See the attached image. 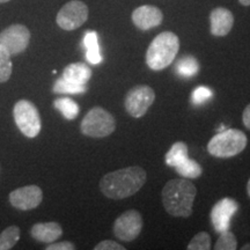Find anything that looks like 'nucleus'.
<instances>
[{
	"instance_id": "obj_12",
	"label": "nucleus",
	"mask_w": 250,
	"mask_h": 250,
	"mask_svg": "<svg viewBox=\"0 0 250 250\" xmlns=\"http://www.w3.org/2000/svg\"><path fill=\"white\" fill-rule=\"evenodd\" d=\"M239 205L232 198H223L213 206L211 211V221L217 233L229 229L230 219L236 213Z\"/></svg>"
},
{
	"instance_id": "obj_31",
	"label": "nucleus",
	"mask_w": 250,
	"mask_h": 250,
	"mask_svg": "<svg viewBox=\"0 0 250 250\" xmlns=\"http://www.w3.org/2000/svg\"><path fill=\"white\" fill-rule=\"evenodd\" d=\"M239 1L243 6H250V0H239Z\"/></svg>"
},
{
	"instance_id": "obj_20",
	"label": "nucleus",
	"mask_w": 250,
	"mask_h": 250,
	"mask_svg": "<svg viewBox=\"0 0 250 250\" xmlns=\"http://www.w3.org/2000/svg\"><path fill=\"white\" fill-rule=\"evenodd\" d=\"M176 173L184 177V179L192 180V179H198L199 176L203 174V168L198 162L191 159H186L183 162H181L180 165H177L176 167Z\"/></svg>"
},
{
	"instance_id": "obj_2",
	"label": "nucleus",
	"mask_w": 250,
	"mask_h": 250,
	"mask_svg": "<svg viewBox=\"0 0 250 250\" xmlns=\"http://www.w3.org/2000/svg\"><path fill=\"white\" fill-rule=\"evenodd\" d=\"M197 189L188 180H170L162 190V203L168 214L188 218L192 214Z\"/></svg>"
},
{
	"instance_id": "obj_11",
	"label": "nucleus",
	"mask_w": 250,
	"mask_h": 250,
	"mask_svg": "<svg viewBox=\"0 0 250 250\" xmlns=\"http://www.w3.org/2000/svg\"><path fill=\"white\" fill-rule=\"evenodd\" d=\"M43 201L42 189L37 186L18 188L9 193V203L15 208L29 211L40 206Z\"/></svg>"
},
{
	"instance_id": "obj_5",
	"label": "nucleus",
	"mask_w": 250,
	"mask_h": 250,
	"mask_svg": "<svg viewBox=\"0 0 250 250\" xmlns=\"http://www.w3.org/2000/svg\"><path fill=\"white\" fill-rule=\"evenodd\" d=\"M116 129V122L110 112L101 107H94L81 122V133L92 138H104Z\"/></svg>"
},
{
	"instance_id": "obj_18",
	"label": "nucleus",
	"mask_w": 250,
	"mask_h": 250,
	"mask_svg": "<svg viewBox=\"0 0 250 250\" xmlns=\"http://www.w3.org/2000/svg\"><path fill=\"white\" fill-rule=\"evenodd\" d=\"M175 70L181 77L183 78H192L199 72L198 62L192 56H183L180 61H177L175 65Z\"/></svg>"
},
{
	"instance_id": "obj_16",
	"label": "nucleus",
	"mask_w": 250,
	"mask_h": 250,
	"mask_svg": "<svg viewBox=\"0 0 250 250\" xmlns=\"http://www.w3.org/2000/svg\"><path fill=\"white\" fill-rule=\"evenodd\" d=\"M92 70L83 62H73L67 65L62 72V78L77 85H86L92 78Z\"/></svg>"
},
{
	"instance_id": "obj_22",
	"label": "nucleus",
	"mask_w": 250,
	"mask_h": 250,
	"mask_svg": "<svg viewBox=\"0 0 250 250\" xmlns=\"http://www.w3.org/2000/svg\"><path fill=\"white\" fill-rule=\"evenodd\" d=\"M20 239V228L9 226L0 234V250H9L17 245Z\"/></svg>"
},
{
	"instance_id": "obj_34",
	"label": "nucleus",
	"mask_w": 250,
	"mask_h": 250,
	"mask_svg": "<svg viewBox=\"0 0 250 250\" xmlns=\"http://www.w3.org/2000/svg\"><path fill=\"white\" fill-rule=\"evenodd\" d=\"M9 0H0V4H4V2H7Z\"/></svg>"
},
{
	"instance_id": "obj_33",
	"label": "nucleus",
	"mask_w": 250,
	"mask_h": 250,
	"mask_svg": "<svg viewBox=\"0 0 250 250\" xmlns=\"http://www.w3.org/2000/svg\"><path fill=\"white\" fill-rule=\"evenodd\" d=\"M247 192H248V195L250 197V179L248 181V184H247Z\"/></svg>"
},
{
	"instance_id": "obj_32",
	"label": "nucleus",
	"mask_w": 250,
	"mask_h": 250,
	"mask_svg": "<svg viewBox=\"0 0 250 250\" xmlns=\"http://www.w3.org/2000/svg\"><path fill=\"white\" fill-rule=\"evenodd\" d=\"M242 250H250V243H247V245H245L241 248Z\"/></svg>"
},
{
	"instance_id": "obj_19",
	"label": "nucleus",
	"mask_w": 250,
	"mask_h": 250,
	"mask_svg": "<svg viewBox=\"0 0 250 250\" xmlns=\"http://www.w3.org/2000/svg\"><path fill=\"white\" fill-rule=\"evenodd\" d=\"M188 158H189V154H188L187 144L183 142H177L171 146L169 151L166 154V164L175 168Z\"/></svg>"
},
{
	"instance_id": "obj_25",
	"label": "nucleus",
	"mask_w": 250,
	"mask_h": 250,
	"mask_svg": "<svg viewBox=\"0 0 250 250\" xmlns=\"http://www.w3.org/2000/svg\"><path fill=\"white\" fill-rule=\"evenodd\" d=\"M215 250H235L237 249V241L236 237L229 229L225 230L220 233L218 241L215 242L214 246Z\"/></svg>"
},
{
	"instance_id": "obj_1",
	"label": "nucleus",
	"mask_w": 250,
	"mask_h": 250,
	"mask_svg": "<svg viewBox=\"0 0 250 250\" xmlns=\"http://www.w3.org/2000/svg\"><path fill=\"white\" fill-rule=\"evenodd\" d=\"M147 174L138 166L126 167L105 174L100 181V189L110 199H124L142 189Z\"/></svg>"
},
{
	"instance_id": "obj_13",
	"label": "nucleus",
	"mask_w": 250,
	"mask_h": 250,
	"mask_svg": "<svg viewBox=\"0 0 250 250\" xmlns=\"http://www.w3.org/2000/svg\"><path fill=\"white\" fill-rule=\"evenodd\" d=\"M132 22L140 30H148L160 26L164 14L158 7L152 5H144L136 8L132 13Z\"/></svg>"
},
{
	"instance_id": "obj_4",
	"label": "nucleus",
	"mask_w": 250,
	"mask_h": 250,
	"mask_svg": "<svg viewBox=\"0 0 250 250\" xmlns=\"http://www.w3.org/2000/svg\"><path fill=\"white\" fill-rule=\"evenodd\" d=\"M247 136L237 129H225L212 138L208 144V151L215 158H232L246 148Z\"/></svg>"
},
{
	"instance_id": "obj_30",
	"label": "nucleus",
	"mask_w": 250,
	"mask_h": 250,
	"mask_svg": "<svg viewBox=\"0 0 250 250\" xmlns=\"http://www.w3.org/2000/svg\"><path fill=\"white\" fill-rule=\"evenodd\" d=\"M242 122H243V124H245V126L247 127V129L250 130V104L247 105L245 110H243Z\"/></svg>"
},
{
	"instance_id": "obj_28",
	"label": "nucleus",
	"mask_w": 250,
	"mask_h": 250,
	"mask_svg": "<svg viewBox=\"0 0 250 250\" xmlns=\"http://www.w3.org/2000/svg\"><path fill=\"white\" fill-rule=\"evenodd\" d=\"M94 249L95 250H125V247L115 241H111V240H104V241L98 243Z\"/></svg>"
},
{
	"instance_id": "obj_8",
	"label": "nucleus",
	"mask_w": 250,
	"mask_h": 250,
	"mask_svg": "<svg viewBox=\"0 0 250 250\" xmlns=\"http://www.w3.org/2000/svg\"><path fill=\"white\" fill-rule=\"evenodd\" d=\"M87 19H88V7L85 2L72 0L61 8L56 21L62 29L71 31L83 26Z\"/></svg>"
},
{
	"instance_id": "obj_10",
	"label": "nucleus",
	"mask_w": 250,
	"mask_h": 250,
	"mask_svg": "<svg viewBox=\"0 0 250 250\" xmlns=\"http://www.w3.org/2000/svg\"><path fill=\"white\" fill-rule=\"evenodd\" d=\"M30 41V31L23 24H12L0 33V45L11 56L23 52Z\"/></svg>"
},
{
	"instance_id": "obj_24",
	"label": "nucleus",
	"mask_w": 250,
	"mask_h": 250,
	"mask_svg": "<svg viewBox=\"0 0 250 250\" xmlns=\"http://www.w3.org/2000/svg\"><path fill=\"white\" fill-rule=\"evenodd\" d=\"M12 76L11 55L0 45V83H6Z\"/></svg>"
},
{
	"instance_id": "obj_21",
	"label": "nucleus",
	"mask_w": 250,
	"mask_h": 250,
	"mask_svg": "<svg viewBox=\"0 0 250 250\" xmlns=\"http://www.w3.org/2000/svg\"><path fill=\"white\" fill-rule=\"evenodd\" d=\"M54 105L56 109H58L62 112V116L66 118V120H74L80 110L78 103L68 98H61L55 100Z\"/></svg>"
},
{
	"instance_id": "obj_3",
	"label": "nucleus",
	"mask_w": 250,
	"mask_h": 250,
	"mask_svg": "<svg viewBox=\"0 0 250 250\" xmlns=\"http://www.w3.org/2000/svg\"><path fill=\"white\" fill-rule=\"evenodd\" d=\"M180 50V40L171 31L159 34L146 52V64L153 71H161L175 61Z\"/></svg>"
},
{
	"instance_id": "obj_6",
	"label": "nucleus",
	"mask_w": 250,
	"mask_h": 250,
	"mask_svg": "<svg viewBox=\"0 0 250 250\" xmlns=\"http://www.w3.org/2000/svg\"><path fill=\"white\" fill-rule=\"evenodd\" d=\"M14 121L19 130L28 138H35L41 132L40 112L33 102L28 100H20L14 105Z\"/></svg>"
},
{
	"instance_id": "obj_7",
	"label": "nucleus",
	"mask_w": 250,
	"mask_h": 250,
	"mask_svg": "<svg viewBox=\"0 0 250 250\" xmlns=\"http://www.w3.org/2000/svg\"><path fill=\"white\" fill-rule=\"evenodd\" d=\"M155 101V93L147 85H139L131 88L125 96L124 107L127 114L134 118H140L147 112Z\"/></svg>"
},
{
	"instance_id": "obj_15",
	"label": "nucleus",
	"mask_w": 250,
	"mask_h": 250,
	"mask_svg": "<svg viewBox=\"0 0 250 250\" xmlns=\"http://www.w3.org/2000/svg\"><path fill=\"white\" fill-rule=\"evenodd\" d=\"M31 236L42 243H52L62 235V228L58 223H40L31 227Z\"/></svg>"
},
{
	"instance_id": "obj_27",
	"label": "nucleus",
	"mask_w": 250,
	"mask_h": 250,
	"mask_svg": "<svg viewBox=\"0 0 250 250\" xmlns=\"http://www.w3.org/2000/svg\"><path fill=\"white\" fill-rule=\"evenodd\" d=\"M212 96H213V92H212L208 87L201 86V87H197V88L193 90L191 100L193 104L199 105V104H203V103H205L208 100H210Z\"/></svg>"
},
{
	"instance_id": "obj_23",
	"label": "nucleus",
	"mask_w": 250,
	"mask_h": 250,
	"mask_svg": "<svg viewBox=\"0 0 250 250\" xmlns=\"http://www.w3.org/2000/svg\"><path fill=\"white\" fill-rule=\"evenodd\" d=\"M86 90V85H77V83L65 80L64 78L56 81L54 86V92L58 94H83Z\"/></svg>"
},
{
	"instance_id": "obj_14",
	"label": "nucleus",
	"mask_w": 250,
	"mask_h": 250,
	"mask_svg": "<svg viewBox=\"0 0 250 250\" xmlns=\"http://www.w3.org/2000/svg\"><path fill=\"white\" fill-rule=\"evenodd\" d=\"M211 34L213 36H226L232 30L234 24V17L229 9L217 7L210 14Z\"/></svg>"
},
{
	"instance_id": "obj_29",
	"label": "nucleus",
	"mask_w": 250,
	"mask_h": 250,
	"mask_svg": "<svg viewBox=\"0 0 250 250\" xmlns=\"http://www.w3.org/2000/svg\"><path fill=\"white\" fill-rule=\"evenodd\" d=\"M45 249L46 250H74L76 249V246H74L72 242H67V241L57 242V243L52 242L51 245L46 247Z\"/></svg>"
},
{
	"instance_id": "obj_9",
	"label": "nucleus",
	"mask_w": 250,
	"mask_h": 250,
	"mask_svg": "<svg viewBox=\"0 0 250 250\" xmlns=\"http://www.w3.org/2000/svg\"><path fill=\"white\" fill-rule=\"evenodd\" d=\"M143 225L142 214L137 210H129L116 219L114 224V234L121 241L131 242L142 233Z\"/></svg>"
},
{
	"instance_id": "obj_17",
	"label": "nucleus",
	"mask_w": 250,
	"mask_h": 250,
	"mask_svg": "<svg viewBox=\"0 0 250 250\" xmlns=\"http://www.w3.org/2000/svg\"><path fill=\"white\" fill-rule=\"evenodd\" d=\"M83 44H85L87 52V61L92 64H100L102 61V56L100 54V46L98 41V34L95 31H87L85 39H83Z\"/></svg>"
},
{
	"instance_id": "obj_26",
	"label": "nucleus",
	"mask_w": 250,
	"mask_h": 250,
	"mask_svg": "<svg viewBox=\"0 0 250 250\" xmlns=\"http://www.w3.org/2000/svg\"><path fill=\"white\" fill-rule=\"evenodd\" d=\"M211 248V236L206 232L196 234L188 245L189 250H210Z\"/></svg>"
}]
</instances>
